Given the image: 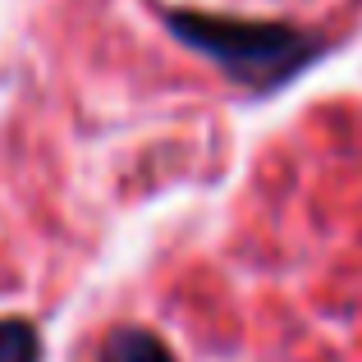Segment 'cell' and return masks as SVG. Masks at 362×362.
Returning a JSON list of instances; mask_svg holds the SVG:
<instances>
[{
    "mask_svg": "<svg viewBox=\"0 0 362 362\" xmlns=\"http://www.w3.org/2000/svg\"><path fill=\"white\" fill-rule=\"evenodd\" d=\"M170 23L188 46H197L216 64H225V74H234L239 83H252V88H271V83L289 78L298 64L317 55V46L303 42V33L280 23H247V18L211 14H170Z\"/></svg>",
    "mask_w": 362,
    "mask_h": 362,
    "instance_id": "1",
    "label": "cell"
},
{
    "mask_svg": "<svg viewBox=\"0 0 362 362\" xmlns=\"http://www.w3.org/2000/svg\"><path fill=\"white\" fill-rule=\"evenodd\" d=\"M101 362H175V354H170L165 339L151 335V330L119 326V330H110L106 349H101Z\"/></svg>",
    "mask_w": 362,
    "mask_h": 362,
    "instance_id": "2",
    "label": "cell"
},
{
    "mask_svg": "<svg viewBox=\"0 0 362 362\" xmlns=\"http://www.w3.org/2000/svg\"><path fill=\"white\" fill-rule=\"evenodd\" d=\"M42 358V344H37V330L28 321L9 317L0 321V362H37Z\"/></svg>",
    "mask_w": 362,
    "mask_h": 362,
    "instance_id": "3",
    "label": "cell"
}]
</instances>
